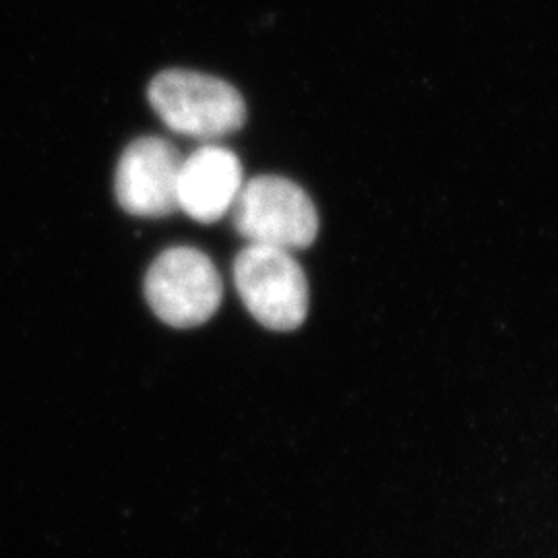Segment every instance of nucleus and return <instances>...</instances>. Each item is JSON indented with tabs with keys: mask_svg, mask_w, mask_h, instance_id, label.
Instances as JSON below:
<instances>
[{
	"mask_svg": "<svg viewBox=\"0 0 558 558\" xmlns=\"http://www.w3.org/2000/svg\"><path fill=\"white\" fill-rule=\"evenodd\" d=\"M147 96L170 131L193 140L232 135L246 120V104L239 89L205 73L163 71L151 81Z\"/></svg>",
	"mask_w": 558,
	"mask_h": 558,
	"instance_id": "obj_1",
	"label": "nucleus"
},
{
	"mask_svg": "<svg viewBox=\"0 0 558 558\" xmlns=\"http://www.w3.org/2000/svg\"><path fill=\"white\" fill-rule=\"evenodd\" d=\"M230 211L236 232L251 244L302 251L319 234L315 203L302 186L283 177L248 180Z\"/></svg>",
	"mask_w": 558,
	"mask_h": 558,
	"instance_id": "obj_2",
	"label": "nucleus"
},
{
	"mask_svg": "<svg viewBox=\"0 0 558 558\" xmlns=\"http://www.w3.org/2000/svg\"><path fill=\"white\" fill-rule=\"evenodd\" d=\"M234 283L253 319L271 331H294L308 313V281L290 251L248 244L234 259Z\"/></svg>",
	"mask_w": 558,
	"mask_h": 558,
	"instance_id": "obj_3",
	"label": "nucleus"
},
{
	"mask_svg": "<svg viewBox=\"0 0 558 558\" xmlns=\"http://www.w3.org/2000/svg\"><path fill=\"white\" fill-rule=\"evenodd\" d=\"M221 278L199 248L174 246L151 263L145 276V299L170 327L191 329L211 319L221 304Z\"/></svg>",
	"mask_w": 558,
	"mask_h": 558,
	"instance_id": "obj_4",
	"label": "nucleus"
},
{
	"mask_svg": "<svg viewBox=\"0 0 558 558\" xmlns=\"http://www.w3.org/2000/svg\"><path fill=\"white\" fill-rule=\"evenodd\" d=\"M182 156L170 141L141 137L119 161L117 199L137 218H166L179 209Z\"/></svg>",
	"mask_w": 558,
	"mask_h": 558,
	"instance_id": "obj_5",
	"label": "nucleus"
},
{
	"mask_svg": "<svg viewBox=\"0 0 558 558\" xmlns=\"http://www.w3.org/2000/svg\"><path fill=\"white\" fill-rule=\"evenodd\" d=\"M242 189L239 156L221 145H203L182 160L179 209L201 223L221 220Z\"/></svg>",
	"mask_w": 558,
	"mask_h": 558,
	"instance_id": "obj_6",
	"label": "nucleus"
}]
</instances>
